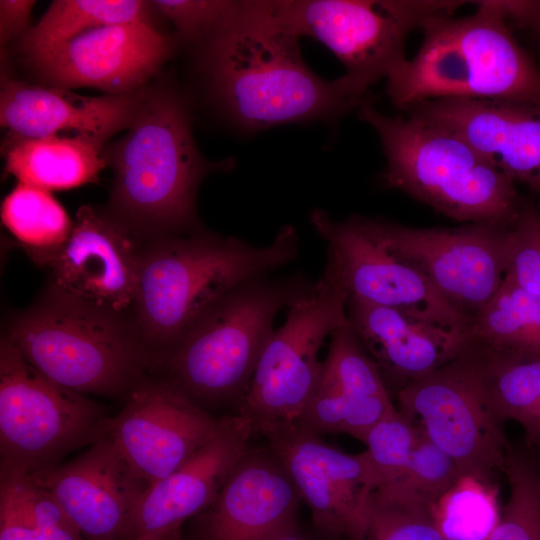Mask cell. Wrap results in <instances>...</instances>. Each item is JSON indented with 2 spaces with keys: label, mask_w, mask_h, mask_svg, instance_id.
<instances>
[{
  "label": "cell",
  "mask_w": 540,
  "mask_h": 540,
  "mask_svg": "<svg viewBox=\"0 0 540 540\" xmlns=\"http://www.w3.org/2000/svg\"><path fill=\"white\" fill-rule=\"evenodd\" d=\"M198 47L213 100L245 131L334 120L368 98L358 96L344 76L328 81L316 75L271 1H235Z\"/></svg>",
  "instance_id": "obj_1"
},
{
  "label": "cell",
  "mask_w": 540,
  "mask_h": 540,
  "mask_svg": "<svg viewBox=\"0 0 540 540\" xmlns=\"http://www.w3.org/2000/svg\"><path fill=\"white\" fill-rule=\"evenodd\" d=\"M298 253L291 225L265 246L203 228L149 240L139 252L131 318L151 365L226 294L288 265Z\"/></svg>",
  "instance_id": "obj_2"
},
{
  "label": "cell",
  "mask_w": 540,
  "mask_h": 540,
  "mask_svg": "<svg viewBox=\"0 0 540 540\" xmlns=\"http://www.w3.org/2000/svg\"><path fill=\"white\" fill-rule=\"evenodd\" d=\"M103 157L113 170L107 211L137 239L149 240L200 229L198 188L215 168L231 165L202 157L186 101L166 88H147L133 123Z\"/></svg>",
  "instance_id": "obj_3"
},
{
  "label": "cell",
  "mask_w": 540,
  "mask_h": 540,
  "mask_svg": "<svg viewBox=\"0 0 540 540\" xmlns=\"http://www.w3.org/2000/svg\"><path fill=\"white\" fill-rule=\"evenodd\" d=\"M315 288L316 283L301 272L269 274L242 283L157 357L150 373L210 413L235 407L238 414L275 331L277 314L310 296Z\"/></svg>",
  "instance_id": "obj_4"
},
{
  "label": "cell",
  "mask_w": 540,
  "mask_h": 540,
  "mask_svg": "<svg viewBox=\"0 0 540 540\" xmlns=\"http://www.w3.org/2000/svg\"><path fill=\"white\" fill-rule=\"evenodd\" d=\"M465 17L440 14L421 27L416 55L388 77L386 94L400 110L431 99L540 103V67L519 44L492 0L474 1Z\"/></svg>",
  "instance_id": "obj_5"
},
{
  "label": "cell",
  "mask_w": 540,
  "mask_h": 540,
  "mask_svg": "<svg viewBox=\"0 0 540 540\" xmlns=\"http://www.w3.org/2000/svg\"><path fill=\"white\" fill-rule=\"evenodd\" d=\"M357 111L380 139L388 187L457 221H515L523 201L515 183L459 135L411 117L384 115L369 97Z\"/></svg>",
  "instance_id": "obj_6"
},
{
  "label": "cell",
  "mask_w": 540,
  "mask_h": 540,
  "mask_svg": "<svg viewBox=\"0 0 540 540\" xmlns=\"http://www.w3.org/2000/svg\"><path fill=\"white\" fill-rule=\"evenodd\" d=\"M5 335L44 376L87 396L124 400L151 369L130 315L101 310L52 288L13 318Z\"/></svg>",
  "instance_id": "obj_7"
},
{
  "label": "cell",
  "mask_w": 540,
  "mask_h": 540,
  "mask_svg": "<svg viewBox=\"0 0 540 540\" xmlns=\"http://www.w3.org/2000/svg\"><path fill=\"white\" fill-rule=\"evenodd\" d=\"M104 406L50 380L4 334L0 342V467L34 475L106 436Z\"/></svg>",
  "instance_id": "obj_8"
},
{
  "label": "cell",
  "mask_w": 540,
  "mask_h": 540,
  "mask_svg": "<svg viewBox=\"0 0 540 540\" xmlns=\"http://www.w3.org/2000/svg\"><path fill=\"white\" fill-rule=\"evenodd\" d=\"M465 1L431 0H278L280 20L299 38L324 44L344 65L352 89L367 97L371 85L407 59L409 34L431 17L454 14Z\"/></svg>",
  "instance_id": "obj_9"
},
{
  "label": "cell",
  "mask_w": 540,
  "mask_h": 540,
  "mask_svg": "<svg viewBox=\"0 0 540 540\" xmlns=\"http://www.w3.org/2000/svg\"><path fill=\"white\" fill-rule=\"evenodd\" d=\"M349 295L325 266L314 292L287 309L259 359L238 414L255 433L294 423L314 396L323 362L318 355L327 336L347 325Z\"/></svg>",
  "instance_id": "obj_10"
},
{
  "label": "cell",
  "mask_w": 540,
  "mask_h": 540,
  "mask_svg": "<svg viewBox=\"0 0 540 540\" xmlns=\"http://www.w3.org/2000/svg\"><path fill=\"white\" fill-rule=\"evenodd\" d=\"M385 247L413 264L452 305L473 318L504 279L511 226L469 223L455 228H416L361 216Z\"/></svg>",
  "instance_id": "obj_11"
},
{
  "label": "cell",
  "mask_w": 540,
  "mask_h": 540,
  "mask_svg": "<svg viewBox=\"0 0 540 540\" xmlns=\"http://www.w3.org/2000/svg\"><path fill=\"white\" fill-rule=\"evenodd\" d=\"M394 399L398 412L448 455L462 476L495 485L504 475L511 442L459 357L409 383Z\"/></svg>",
  "instance_id": "obj_12"
},
{
  "label": "cell",
  "mask_w": 540,
  "mask_h": 540,
  "mask_svg": "<svg viewBox=\"0 0 540 540\" xmlns=\"http://www.w3.org/2000/svg\"><path fill=\"white\" fill-rule=\"evenodd\" d=\"M309 221L327 244L325 266L349 298L394 308L466 335L472 318L444 298L417 267L378 241L361 215L335 221L316 208Z\"/></svg>",
  "instance_id": "obj_13"
},
{
  "label": "cell",
  "mask_w": 540,
  "mask_h": 540,
  "mask_svg": "<svg viewBox=\"0 0 540 540\" xmlns=\"http://www.w3.org/2000/svg\"><path fill=\"white\" fill-rule=\"evenodd\" d=\"M260 434L310 509L314 526L337 539H357L368 525L380 485L367 451L348 454L295 423L273 425Z\"/></svg>",
  "instance_id": "obj_14"
},
{
  "label": "cell",
  "mask_w": 540,
  "mask_h": 540,
  "mask_svg": "<svg viewBox=\"0 0 540 540\" xmlns=\"http://www.w3.org/2000/svg\"><path fill=\"white\" fill-rule=\"evenodd\" d=\"M177 40L150 23L132 22L98 27L23 57L41 85L128 95L147 88Z\"/></svg>",
  "instance_id": "obj_15"
},
{
  "label": "cell",
  "mask_w": 540,
  "mask_h": 540,
  "mask_svg": "<svg viewBox=\"0 0 540 540\" xmlns=\"http://www.w3.org/2000/svg\"><path fill=\"white\" fill-rule=\"evenodd\" d=\"M160 377L147 374L110 416L107 435L148 486L182 466L224 426Z\"/></svg>",
  "instance_id": "obj_16"
},
{
  "label": "cell",
  "mask_w": 540,
  "mask_h": 540,
  "mask_svg": "<svg viewBox=\"0 0 540 540\" xmlns=\"http://www.w3.org/2000/svg\"><path fill=\"white\" fill-rule=\"evenodd\" d=\"M31 476L53 495L81 536L132 540L134 512L148 485L107 434L78 456Z\"/></svg>",
  "instance_id": "obj_17"
},
{
  "label": "cell",
  "mask_w": 540,
  "mask_h": 540,
  "mask_svg": "<svg viewBox=\"0 0 540 540\" xmlns=\"http://www.w3.org/2000/svg\"><path fill=\"white\" fill-rule=\"evenodd\" d=\"M140 246L108 211L81 206L69 239L50 264V288L79 302L130 315Z\"/></svg>",
  "instance_id": "obj_18"
},
{
  "label": "cell",
  "mask_w": 540,
  "mask_h": 540,
  "mask_svg": "<svg viewBox=\"0 0 540 540\" xmlns=\"http://www.w3.org/2000/svg\"><path fill=\"white\" fill-rule=\"evenodd\" d=\"M300 495L275 452L245 451L213 502L192 517L193 540H271L297 529Z\"/></svg>",
  "instance_id": "obj_19"
},
{
  "label": "cell",
  "mask_w": 540,
  "mask_h": 540,
  "mask_svg": "<svg viewBox=\"0 0 540 540\" xmlns=\"http://www.w3.org/2000/svg\"><path fill=\"white\" fill-rule=\"evenodd\" d=\"M405 112L459 135L540 199V103L437 98L414 104Z\"/></svg>",
  "instance_id": "obj_20"
},
{
  "label": "cell",
  "mask_w": 540,
  "mask_h": 540,
  "mask_svg": "<svg viewBox=\"0 0 540 540\" xmlns=\"http://www.w3.org/2000/svg\"><path fill=\"white\" fill-rule=\"evenodd\" d=\"M251 422L228 415L222 429L182 466L148 486L134 512L131 539L162 536L205 510L248 449Z\"/></svg>",
  "instance_id": "obj_21"
},
{
  "label": "cell",
  "mask_w": 540,
  "mask_h": 540,
  "mask_svg": "<svg viewBox=\"0 0 540 540\" xmlns=\"http://www.w3.org/2000/svg\"><path fill=\"white\" fill-rule=\"evenodd\" d=\"M1 76V126L24 138L74 132L104 144L131 126L147 92L91 97Z\"/></svg>",
  "instance_id": "obj_22"
},
{
  "label": "cell",
  "mask_w": 540,
  "mask_h": 540,
  "mask_svg": "<svg viewBox=\"0 0 540 540\" xmlns=\"http://www.w3.org/2000/svg\"><path fill=\"white\" fill-rule=\"evenodd\" d=\"M349 325L392 398L455 359L465 335L406 312L349 298Z\"/></svg>",
  "instance_id": "obj_23"
},
{
  "label": "cell",
  "mask_w": 540,
  "mask_h": 540,
  "mask_svg": "<svg viewBox=\"0 0 540 540\" xmlns=\"http://www.w3.org/2000/svg\"><path fill=\"white\" fill-rule=\"evenodd\" d=\"M457 357L493 416L518 422L525 445L540 455V356L464 344Z\"/></svg>",
  "instance_id": "obj_24"
},
{
  "label": "cell",
  "mask_w": 540,
  "mask_h": 540,
  "mask_svg": "<svg viewBox=\"0 0 540 540\" xmlns=\"http://www.w3.org/2000/svg\"><path fill=\"white\" fill-rule=\"evenodd\" d=\"M103 143L86 135L24 138L8 134L3 145L6 170L19 182L47 191L94 182L107 165Z\"/></svg>",
  "instance_id": "obj_25"
},
{
  "label": "cell",
  "mask_w": 540,
  "mask_h": 540,
  "mask_svg": "<svg viewBox=\"0 0 540 540\" xmlns=\"http://www.w3.org/2000/svg\"><path fill=\"white\" fill-rule=\"evenodd\" d=\"M0 540H82L57 500L31 475L0 467Z\"/></svg>",
  "instance_id": "obj_26"
},
{
  "label": "cell",
  "mask_w": 540,
  "mask_h": 540,
  "mask_svg": "<svg viewBox=\"0 0 540 540\" xmlns=\"http://www.w3.org/2000/svg\"><path fill=\"white\" fill-rule=\"evenodd\" d=\"M464 344L540 356V297L504 276L492 299L472 318Z\"/></svg>",
  "instance_id": "obj_27"
},
{
  "label": "cell",
  "mask_w": 540,
  "mask_h": 540,
  "mask_svg": "<svg viewBox=\"0 0 540 540\" xmlns=\"http://www.w3.org/2000/svg\"><path fill=\"white\" fill-rule=\"evenodd\" d=\"M2 222L33 260L48 265L69 239L74 223L45 189L18 182L1 208Z\"/></svg>",
  "instance_id": "obj_28"
},
{
  "label": "cell",
  "mask_w": 540,
  "mask_h": 540,
  "mask_svg": "<svg viewBox=\"0 0 540 540\" xmlns=\"http://www.w3.org/2000/svg\"><path fill=\"white\" fill-rule=\"evenodd\" d=\"M151 2L139 0H56L19 40V52L31 53L107 25L149 23Z\"/></svg>",
  "instance_id": "obj_29"
},
{
  "label": "cell",
  "mask_w": 540,
  "mask_h": 540,
  "mask_svg": "<svg viewBox=\"0 0 540 540\" xmlns=\"http://www.w3.org/2000/svg\"><path fill=\"white\" fill-rule=\"evenodd\" d=\"M396 409L389 397L347 395L319 382L294 423L320 436L347 434L365 444L371 429Z\"/></svg>",
  "instance_id": "obj_30"
},
{
  "label": "cell",
  "mask_w": 540,
  "mask_h": 540,
  "mask_svg": "<svg viewBox=\"0 0 540 540\" xmlns=\"http://www.w3.org/2000/svg\"><path fill=\"white\" fill-rule=\"evenodd\" d=\"M509 494L488 540H540V460L523 442L510 444L504 471Z\"/></svg>",
  "instance_id": "obj_31"
},
{
  "label": "cell",
  "mask_w": 540,
  "mask_h": 540,
  "mask_svg": "<svg viewBox=\"0 0 540 540\" xmlns=\"http://www.w3.org/2000/svg\"><path fill=\"white\" fill-rule=\"evenodd\" d=\"M497 495V484L462 476L433 508L443 539L488 540L500 521Z\"/></svg>",
  "instance_id": "obj_32"
},
{
  "label": "cell",
  "mask_w": 540,
  "mask_h": 540,
  "mask_svg": "<svg viewBox=\"0 0 540 540\" xmlns=\"http://www.w3.org/2000/svg\"><path fill=\"white\" fill-rule=\"evenodd\" d=\"M320 382L347 395L391 398L349 323L330 336Z\"/></svg>",
  "instance_id": "obj_33"
},
{
  "label": "cell",
  "mask_w": 540,
  "mask_h": 540,
  "mask_svg": "<svg viewBox=\"0 0 540 540\" xmlns=\"http://www.w3.org/2000/svg\"><path fill=\"white\" fill-rule=\"evenodd\" d=\"M433 508L405 494L375 491L368 525L355 540H444Z\"/></svg>",
  "instance_id": "obj_34"
},
{
  "label": "cell",
  "mask_w": 540,
  "mask_h": 540,
  "mask_svg": "<svg viewBox=\"0 0 540 540\" xmlns=\"http://www.w3.org/2000/svg\"><path fill=\"white\" fill-rule=\"evenodd\" d=\"M461 477L454 461L423 434L403 476L377 490L406 494L434 507Z\"/></svg>",
  "instance_id": "obj_35"
},
{
  "label": "cell",
  "mask_w": 540,
  "mask_h": 540,
  "mask_svg": "<svg viewBox=\"0 0 540 540\" xmlns=\"http://www.w3.org/2000/svg\"><path fill=\"white\" fill-rule=\"evenodd\" d=\"M422 435L423 432L397 409L371 429L365 445L380 478L379 487L391 485L403 476Z\"/></svg>",
  "instance_id": "obj_36"
},
{
  "label": "cell",
  "mask_w": 540,
  "mask_h": 540,
  "mask_svg": "<svg viewBox=\"0 0 540 540\" xmlns=\"http://www.w3.org/2000/svg\"><path fill=\"white\" fill-rule=\"evenodd\" d=\"M505 276L540 297V212L528 200L522 201L511 226Z\"/></svg>",
  "instance_id": "obj_37"
},
{
  "label": "cell",
  "mask_w": 540,
  "mask_h": 540,
  "mask_svg": "<svg viewBox=\"0 0 540 540\" xmlns=\"http://www.w3.org/2000/svg\"><path fill=\"white\" fill-rule=\"evenodd\" d=\"M235 1L157 0L151 1L174 25L177 39L199 46L218 27Z\"/></svg>",
  "instance_id": "obj_38"
},
{
  "label": "cell",
  "mask_w": 540,
  "mask_h": 540,
  "mask_svg": "<svg viewBox=\"0 0 540 540\" xmlns=\"http://www.w3.org/2000/svg\"><path fill=\"white\" fill-rule=\"evenodd\" d=\"M35 1L1 0L0 1V43L5 46L15 38L20 40L32 28L30 15Z\"/></svg>",
  "instance_id": "obj_39"
},
{
  "label": "cell",
  "mask_w": 540,
  "mask_h": 540,
  "mask_svg": "<svg viewBox=\"0 0 540 540\" xmlns=\"http://www.w3.org/2000/svg\"><path fill=\"white\" fill-rule=\"evenodd\" d=\"M271 540H316V539L302 533L299 530V527H298L295 530L286 532V533H284L282 535H279V536H277V537H275V538H273Z\"/></svg>",
  "instance_id": "obj_40"
},
{
  "label": "cell",
  "mask_w": 540,
  "mask_h": 540,
  "mask_svg": "<svg viewBox=\"0 0 540 540\" xmlns=\"http://www.w3.org/2000/svg\"><path fill=\"white\" fill-rule=\"evenodd\" d=\"M534 49L538 61H536L540 67V32L539 33H525Z\"/></svg>",
  "instance_id": "obj_41"
},
{
  "label": "cell",
  "mask_w": 540,
  "mask_h": 540,
  "mask_svg": "<svg viewBox=\"0 0 540 540\" xmlns=\"http://www.w3.org/2000/svg\"><path fill=\"white\" fill-rule=\"evenodd\" d=\"M181 527H176L160 537V540H185L182 535Z\"/></svg>",
  "instance_id": "obj_42"
},
{
  "label": "cell",
  "mask_w": 540,
  "mask_h": 540,
  "mask_svg": "<svg viewBox=\"0 0 540 540\" xmlns=\"http://www.w3.org/2000/svg\"><path fill=\"white\" fill-rule=\"evenodd\" d=\"M160 537L158 535H142L133 540H160Z\"/></svg>",
  "instance_id": "obj_43"
},
{
  "label": "cell",
  "mask_w": 540,
  "mask_h": 540,
  "mask_svg": "<svg viewBox=\"0 0 540 540\" xmlns=\"http://www.w3.org/2000/svg\"><path fill=\"white\" fill-rule=\"evenodd\" d=\"M537 208H538V210H539V212H540V199H539V202H538V204H537Z\"/></svg>",
  "instance_id": "obj_44"
},
{
  "label": "cell",
  "mask_w": 540,
  "mask_h": 540,
  "mask_svg": "<svg viewBox=\"0 0 540 540\" xmlns=\"http://www.w3.org/2000/svg\"><path fill=\"white\" fill-rule=\"evenodd\" d=\"M536 455L538 456V458H539V460H540V455H538V454H536Z\"/></svg>",
  "instance_id": "obj_45"
}]
</instances>
